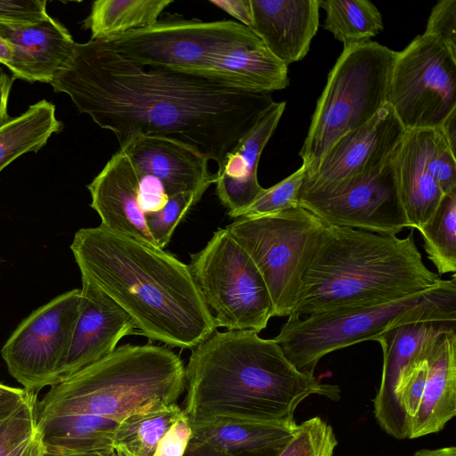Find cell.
Segmentation results:
<instances>
[{"instance_id": "obj_18", "label": "cell", "mask_w": 456, "mask_h": 456, "mask_svg": "<svg viewBox=\"0 0 456 456\" xmlns=\"http://www.w3.org/2000/svg\"><path fill=\"white\" fill-rule=\"evenodd\" d=\"M91 208L104 228L120 235L158 248L140 204V176L120 150L87 184Z\"/></svg>"}, {"instance_id": "obj_46", "label": "cell", "mask_w": 456, "mask_h": 456, "mask_svg": "<svg viewBox=\"0 0 456 456\" xmlns=\"http://www.w3.org/2000/svg\"><path fill=\"white\" fill-rule=\"evenodd\" d=\"M286 444L234 455L222 454L204 449L187 448L183 456H278Z\"/></svg>"}, {"instance_id": "obj_34", "label": "cell", "mask_w": 456, "mask_h": 456, "mask_svg": "<svg viewBox=\"0 0 456 456\" xmlns=\"http://www.w3.org/2000/svg\"><path fill=\"white\" fill-rule=\"evenodd\" d=\"M202 196L201 192H181L168 197L162 208L145 214L148 229L159 248L169 243L180 221Z\"/></svg>"}, {"instance_id": "obj_38", "label": "cell", "mask_w": 456, "mask_h": 456, "mask_svg": "<svg viewBox=\"0 0 456 456\" xmlns=\"http://www.w3.org/2000/svg\"><path fill=\"white\" fill-rule=\"evenodd\" d=\"M424 34L437 37L456 53V0H441L433 7Z\"/></svg>"}, {"instance_id": "obj_27", "label": "cell", "mask_w": 456, "mask_h": 456, "mask_svg": "<svg viewBox=\"0 0 456 456\" xmlns=\"http://www.w3.org/2000/svg\"><path fill=\"white\" fill-rule=\"evenodd\" d=\"M172 0H97L83 28L91 40L108 41L156 23Z\"/></svg>"}, {"instance_id": "obj_21", "label": "cell", "mask_w": 456, "mask_h": 456, "mask_svg": "<svg viewBox=\"0 0 456 456\" xmlns=\"http://www.w3.org/2000/svg\"><path fill=\"white\" fill-rule=\"evenodd\" d=\"M0 34L12 46L6 67L14 78L50 84L70 58L76 42L69 30L50 15L28 26L0 25Z\"/></svg>"}, {"instance_id": "obj_24", "label": "cell", "mask_w": 456, "mask_h": 456, "mask_svg": "<svg viewBox=\"0 0 456 456\" xmlns=\"http://www.w3.org/2000/svg\"><path fill=\"white\" fill-rule=\"evenodd\" d=\"M200 76L254 92L271 93L289 85L288 67L257 36L214 55Z\"/></svg>"}, {"instance_id": "obj_44", "label": "cell", "mask_w": 456, "mask_h": 456, "mask_svg": "<svg viewBox=\"0 0 456 456\" xmlns=\"http://www.w3.org/2000/svg\"><path fill=\"white\" fill-rule=\"evenodd\" d=\"M45 453L40 435L36 431L26 440L8 450L1 456H44Z\"/></svg>"}, {"instance_id": "obj_13", "label": "cell", "mask_w": 456, "mask_h": 456, "mask_svg": "<svg viewBox=\"0 0 456 456\" xmlns=\"http://www.w3.org/2000/svg\"><path fill=\"white\" fill-rule=\"evenodd\" d=\"M395 157L327 193L300 195L299 206L326 225L396 236L411 224L401 200Z\"/></svg>"}, {"instance_id": "obj_37", "label": "cell", "mask_w": 456, "mask_h": 456, "mask_svg": "<svg viewBox=\"0 0 456 456\" xmlns=\"http://www.w3.org/2000/svg\"><path fill=\"white\" fill-rule=\"evenodd\" d=\"M46 1L0 0V25L20 27L45 20Z\"/></svg>"}, {"instance_id": "obj_33", "label": "cell", "mask_w": 456, "mask_h": 456, "mask_svg": "<svg viewBox=\"0 0 456 456\" xmlns=\"http://www.w3.org/2000/svg\"><path fill=\"white\" fill-rule=\"evenodd\" d=\"M338 440L330 424L314 417L297 425L278 456H333Z\"/></svg>"}, {"instance_id": "obj_29", "label": "cell", "mask_w": 456, "mask_h": 456, "mask_svg": "<svg viewBox=\"0 0 456 456\" xmlns=\"http://www.w3.org/2000/svg\"><path fill=\"white\" fill-rule=\"evenodd\" d=\"M183 414L177 403L132 414L119 422L113 448L133 456H153L161 437Z\"/></svg>"}, {"instance_id": "obj_16", "label": "cell", "mask_w": 456, "mask_h": 456, "mask_svg": "<svg viewBox=\"0 0 456 456\" xmlns=\"http://www.w3.org/2000/svg\"><path fill=\"white\" fill-rule=\"evenodd\" d=\"M81 280L80 313L59 382L113 352L135 330L130 316L113 299L86 277Z\"/></svg>"}, {"instance_id": "obj_3", "label": "cell", "mask_w": 456, "mask_h": 456, "mask_svg": "<svg viewBox=\"0 0 456 456\" xmlns=\"http://www.w3.org/2000/svg\"><path fill=\"white\" fill-rule=\"evenodd\" d=\"M70 249L81 276L113 299L151 341L192 349L216 330L188 265L102 225L79 229Z\"/></svg>"}, {"instance_id": "obj_31", "label": "cell", "mask_w": 456, "mask_h": 456, "mask_svg": "<svg viewBox=\"0 0 456 456\" xmlns=\"http://www.w3.org/2000/svg\"><path fill=\"white\" fill-rule=\"evenodd\" d=\"M428 259L440 274L456 272V191L445 194L432 217L419 229Z\"/></svg>"}, {"instance_id": "obj_14", "label": "cell", "mask_w": 456, "mask_h": 456, "mask_svg": "<svg viewBox=\"0 0 456 456\" xmlns=\"http://www.w3.org/2000/svg\"><path fill=\"white\" fill-rule=\"evenodd\" d=\"M405 132L386 103L367 123L331 145L316 168L305 175L299 196L327 193L383 165L395 155Z\"/></svg>"}, {"instance_id": "obj_47", "label": "cell", "mask_w": 456, "mask_h": 456, "mask_svg": "<svg viewBox=\"0 0 456 456\" xmlns=\"http://www.w3.org/2000/svg\"><path fill=\"white\" fill-rule=\"evenodd\" d=\"M453 153L456 151V109L453 110L439 126Z\"/></svg>"}, {"instance_id": "obj_48", "label": "cell", "mask_w": 456, "mask_h": 456, "mask_svg": "<svg viewBox=\"0 0 456 456\" xmlns=\"http://www.w3.org/2000/svg\"><path fill=\"white\" fill-rule=\"evenodd\" d=\"M412 456H456V447L448 446L437 449H423Z\"/></svg>"}, {"instance_id": "obj_26", "label": "cell", "mask_w": 456, "mask_h": 456, "mask_svg": "<svg viewBox=\"0 0 456 456\" xmlns=\"http://www.w3.org/2000/svg\"><path fill=\"white\" fill-rule=\"evenodd\" d=\"M119 422L88 413L55 415L37 421L45 455L69 456L113 450Z\"/></svg>"}, {"instance_id": "obj_1", "label": "cell", "mask_w": 456, "mask_h": 456, "mask_svg": "<svg viewBox=\"0 0 456 456\" xmlns=\"http://www.w3.org/2000/svg\"><path fill=\"white\" fill-rule=\"evenodd\" d=\"M50 85L119 146L138 134L170 138L217 166L275 102L270 93L135 64L91 39L76 43Z\"/></svg>"}, {"instance_id": "obj_12", "label": "cell", "mask_w": 456, "mask_h": 456, "mask_svg": "<svg viewBox=\"0 0 456 456\" xmlns=\"http://www.w3.org/2000/svg\"><path fill=\"white\" fill-rule=\"evenodd\" d=\"M80 306V289L63 293L23 320L4 345L9 373L28 392L37 394L59 382Z\"/></svg>"}, {"instance_id": "obj_25", "label": "cell", "mask_w": 456, "mask_h": 456, "mask_svg": "<svg viewBox=\"0 0 456 456\" xmlns=\"http://www.w3.org/2000/svg\"><path fill=\"white\" fill-rule=\"evenodd\" d=\"M187 448L222 454H240L289 443L297 429L296 422L267 423L220 419L191 426Z\"/></svg>"}, {"instance_id": "obj_9", "label": "cell", "mask_w": 456, "mask_h": 456, "mask_svg": "<svg viewBox=\"0 0 456 456\" xmlns=\"http://www.w3.org/2000/svg\"><path fill=\"white\" fill-rule=\"evenodd\" d=\"M190 257L188 265L216 329L259 333L266 328L273 308L265 283L225 227Z\"/></svg>"}, {"instance_id": "obj_7", "label": "cell", "mask_w": 456, "mask_h": 456, "mask_svg": "<svg viewBox=\"0 0 456 456\" xmlns=\"http://www.w3.org/2000/svg\"><path fill=\"white\" fill-rule=\"evenodd\" d=\"M396 53L370 40L344 47L329 73L299 152L305 175L338 139L363 126L387 103Z\"/></svg>"}, {"instance_id": "obj_43", "label": "cell", "mask_w": 456, "mask_h": 456, "mask_svg": "<svg viewBox=\"0 0 456 456\" xmlns=\"http://www.w3.org/2000/svg\"><path fill=\"white\" fill-rule=\"evenodd\" d=\"M29 392L0 383V419L12 411Z\"/></svg>"}, {"instance_id": "obj_10", "label": "cell", "mask_w": 456, "mask_h": 456, "mask_svg": "<svg viewBox=\"0 0 456 456\" xmlns=\"http://www.w3.org/2000/svg\"><path fill=\"white\" fill-rule=\"evenodd\" d=\"M387 103L406 130L439 127L456 109V53L430 35L396 53Z\"/></svg>"}, {"instance_id": "obj_6", "label": "cell", "mask_w": 456, "mask_h": 456, "mask_svg": "<svg viewBox=\"0 0 456 456\" xmlns=\"http://www.w3.org/2000/svg\"><path fill=\"white\" fill-rule=\"evenodd\" d=\"M422 322H456V278L426 291L387 303L288 317L273 339L299 370L314 375L326 354L367 340L403 324Z\"/></svg>"}, {"instance_id": "obj_39", "label": "cell", "mask_w": 456, "mask_h": 456, "mask_svg": "<svg viewBox=\"0 0 456 456\" xmlns=\"http://www.w3.org/2000/svg\"><path fill=\"white\" fill-rule=\"evenodd\" d=\"M427 354L405 377L398 389V397L406 414L409 433L411 420L419 409L425 388L428 375Z\"/></svg>"}, {"instance_id": "obj_5", "label": "cell", "mask_w": 456, "mask_h": 456, "mask_svg": "<svg viewBox=\"0 0 456 456\" xmlns=\"http://www.w3.org/2000/svg\"><path fill=\"white\" fill-rule=\"evenodd\" d=\"M184 388L185 367L168 347L122 345L52 386L37 403V421L88 413L120 422L136 412L176 403Z\"/></svg>"}, {"instance_id": "obj_32", "label": "cell", "mask_w": 456, "mask_h": 456, "mask_svg": "<svg viewBox=\"0 0 456 456\" xmlns=\"http://www.w3.org/2000/svg\"><path fill=\"white\" fill-rule=\"evenodd\" d=\"M305 175V168L301 166L278 183L264 188L249 206L236 213L232 218L270 215L299 206L298 196Z\"/></svg>"}, {"instance_id": "obj_50", "label": "cell", "mask_w": 456, "mask_h": 456, "mask_svg": "<svg viewBox=\"0 0 456 456\" xmlns=\"http://www.w3.org/2000/svg\"><path fill=\"white\" fill-rule=\"evenodd\" d=\"M44 456H49V455L45 454ZM69 456H118V454H117L116 450L113 449V450H108V451L95 452H90V453H85V454L69 455Z\"/></svg>"}, {"instance_id": "obj_11", "label": "cell", "mask_w": 456, "mask_h": 456, "mask_svg": "<svg viewBox=\"0 0 456 456\" xmlns=\"http://www.w3.org/2000/svg\"><path fill=\"white\" fill-rule=\"evenodd\" d=\"M256 36L238 21L173 19L103 42L135 64L200 76L214 55Z\"/></svg>"}, {"instance_id": "obj_49", "label": "cell", "mask_w": 456, "mask_h": 456, "mask_svg": "<svg viewBox=\"0 0 456 456\" xmlns=\"http://www.w3.org/2000/svg\"><path fill=\"white\" fill-rule=\"evenodd\" d=\"M12 46L0 34V63L6 66L12 58Z\"/></svg>"}, {"instance_id": "obj_36", "label": "cell", "mask_w": 456, "mask_h": 456, "mask_svg": "<svg viewBox=\"0 0 456 456\" xmlns=\"http://www.w3.org/2000/svg\"><path fill=\"white\" fill-rule=\"evenodd\" d=\"M428 168L444 195L456 191V154L451 150L440 127L436 128Z\"/></svg>"}, {"instance_id": "obj_22", "label": "cell", "mask_w": 456, "mask_h": 456, "mask_svg": "<svg viewBox=\"0 0 456 456\" xmlns=\"http://www.w3.org/2000/svg\"><path fill=\"white\" fill-rule=\"evenodd\" d=\"M435 134L436 128L406 130L395 157L404 212L417 230L432 217L444 196L428 168Z\"/></svg>"}, {"instance_id": "obj_35", "label": "cell", "mask_w": 456, "mask_h": 456, "mask_svg": "<svg viewBox=\"0 0 456 456\" xmlns=\"http://www.w3.org/2000/svg\"><path fill=\"white\" fill-rule=\"evenodd\" d=\"M37 394L28 396L0 419V456L29 437L37 429Z\"/></svg>"}, {"instance_id": "obj_20", "label": "cell", "mask_w": 456, "mask_h": 456, "mask_svg": "<svg viewBox=\"0 0 456 456\" xmlns=\"http://www.w3.org/2000/svg\"><path fill=\"white\" fill-rule=\"evenodd\" d=\"M285 106V102H274L217 166L214 174L216 194L231 217L249 206L264 189L257 180L259 159Z\"/></svg>"}, {"instance_id": "obj_45", "label": "cell", "mask_w": 456, "mask_h": 456, "mask_svg": "<svg viewBox=\"0 0 456 456\" xmlns=\"http://www.w3.org/2000/svg\"><path fill=\"white\" fill-rule=\"evenodd\" d=\"M14 79L0 68V127L12 118L8 114V100Z\"/></svg>"}, {"instance_id": "obj_15", "label": "cell", "mask_w": 456, "mask_h": 456, "mask_svg": "<svg viewBox=\"0 0 456 456\" xmlns=\"http://www.w3.org/2000/svg\"><path fill=\"white\" fill-rule=\"evenodd\" d=\"M456 329L452 322H422L392 328L379 336L383 352L380 386L374 399V414L380 428L396 439L409 437L406 414L398 397L401 383L426 356L431 342Z\"/></svg>"}, {"instance_id": "obj_28", "label": "cell", "mask_w": 456, "mask_h": 456, "mask_svg": "<svg viewBox=\"0 0 456 456\" xmlns=\"http://www.w3.org/2000/svg\"><path fill=\"white\" fill-rule=\"evenodd\" d=\"M61 129L55 106L46 100L12 118L0 127V173L21 155L37 152Z\"/></svg>"}, {"instance_id": "obj_2", "label": "cell", "mask_w": 456, "mask_h": 456, "mask_svg": "<svg viewBox=\"0 0 456 456\" xmlns=\"http://www.w3.org/2000/svg\"><path fill=\"white\" fill-rule=\"evenodd\" d=\"M191 350L183 409L191 426L220 419L290 423L308 396L340 398L338 386L299 370L273 338L253 330H216Z\"/></svg>"}, {"instance_id": "obj_51", "label": "cell", "mask_w": 456, "mask_h": 456, "mask_svg": "<svg viewBox=\"0 0 456 456\" xmlns=\"http://www.w3.org/2000/svg\"><path fill=\"white\" fill-rule=\"evenodd\" d=\"M117 452V454L118 456H133L126 452H123V451H116Z\"/></svg>"}, {"instance_id": "obj_30", "label": "cell", "mask_w": 456, "mask_h": 456, "mask_svg": "<svg viewBox=\"0 0 456 456\" xmlns=\"http://www.w3.org/2000/svg\"><path fill=\"white\" fill-rule=\"evenodd\" d=\"M325 11L324 28L344 47L370 41L384 28L378 8L367 0H318Z\"/></svg>"}, {"instance_id": "obj_17", "label": "cell", "mask_w": 456, "mask_h": 456, "mask_svg": "<svg viewBox=\"0 0 456 456\" xmlns=\"http://www.w3.org/2000/svg\"><path fill=\"white\" fill-rule=\"evenodd\" d=\"M119 150L139 175L157 179L167 197L186 191L204 194L215 183V175L208 172L209 159L178 141L138 134L126 141Z\"/></svg>"}, {"instance_id": "obj_41", "label": "cell", "mask_w": 456, "mask_h": 456, "mask_svg": "<svg viewBox=\"0 0 456 456\" xmlns=\"http://www.w3.org/2000/svg\"><path fill=\"white\" fill-rule=\"evenodd\" d=\"M140 176V204L143 212H154L164 207L168 197L161 183L151 176Z\"/></svg>"}, {"instance_id": "obj_23", "label": "cell", "mask_w": 456, "mask_h": 456, "mask_svg": "<svg viewBox=\"0 0 456 456\" xmlns=\"http://www.w3.org/2000/svg\"><path fill=\"white\" fill-rule=\"evenodd\" d=\"M427 362L425 388L409 439L439 432L456 414V329L432 341Z\"/></svg>"}, {"instance_id": "obj_8", "label": "cell", "mask_w": 456, "mask_h": 456, "mask_svg": "<svg viewBox=\"0 0 456 456\" xmlns=\"http://www.w3.org/2000/svg\"><path fill=\"white\" fill-rule=\"evenodd\" d=\"M324 227L322 220L301 206L270 215L239 217L225 227L259 271L273 316L290 314Z\"/></svg>"}, {"instance_id": "obj_4", "label": "cell", "mask_w": 456, "mask_h": 456, "mask_svg": "<svg viewBox=\"0 0 456 456\" xmlns=\"http://www.w3.org/2000/svg\"><path fill=\"white\" fill-rule=\"evenodd\" d=\"M442 279L405 238L326 225L288 317L387 303L433 289Z\"/></svg>"}, {"instance_id": "obj_42", "label": "cell", "mask_w": 456, "mask_h": 456, "mask_svg": "<svg viewBox=\"0 0 456 456\" xmlns=\"http://www.w3.org/2000/svg\"><path fill=\"white\" fill-rule=\"evenodd\" d=\"M214 5L222 9L240 24L250 28L253 20L251 0H210Z\"/></svg>"}, {"instance_id": "obj_19", "label": "cell", "mask_w": 456, "mask_h": 456, "mask_svg": "<svg viewBox=\"0 0 456 456\" xmlns=\"http://www.w3.org/2000/svg\"><path fill=\"white\" fill-rule=\"evenodd\" d=\"M249 28L287 67L302 60L319 28L318 0H251Z\"/></svg>"}, {"instance_id": "obj_40", "label": "cell", "mask_w": 456, "mask_h": 456, "mask_svg": "<svg viewBox=\"0 0 456 456\" xmlns=\"http://www.w3.org/2000/svg\"><path fill=\"white\" fill-rule=\"evenodd\" d=\"M191 436V427L183 414L161 437L153 456H183Z\"/></svg>"}]
</instances>
